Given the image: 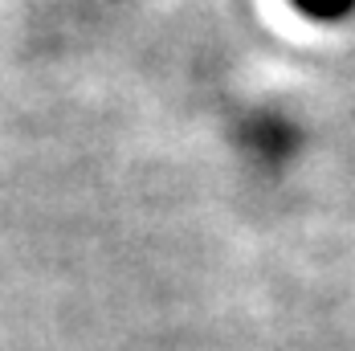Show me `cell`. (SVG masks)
Returning a JSON list of instances; mask_svg holds the SVG:
<instances>
[{"label": "cell", "instance_id": "cell-1", "mask_svg": "<svg viewBox=\"0 0 355 351\" xmlns=\"http://www.w3.org/2000/svg\"><path fill=\"white\" fill-rule=\"evenodd\" d=\"M302 17H311V21H322V25H331V21H347L355 12V0H290Z\"/></svg>", "mask_w": 355, "mask_h": 351}]
</instances>
